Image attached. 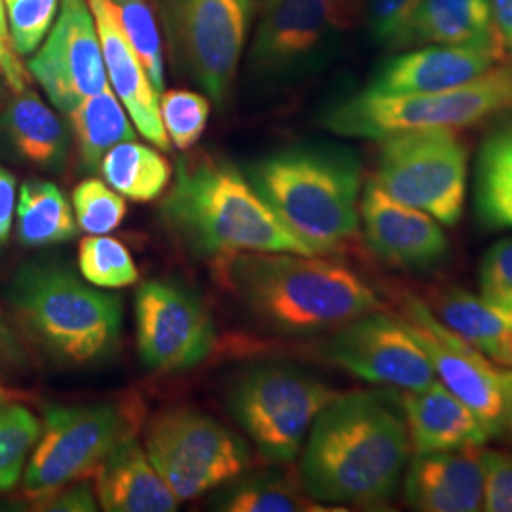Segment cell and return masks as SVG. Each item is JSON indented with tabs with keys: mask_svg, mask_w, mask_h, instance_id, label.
Masks as SVG:
<instances>
[{
	"mask_svg": "<svg viewBox=\"0 0 512 512\" xmlns=\"http://www.w3.org/2000/svg\"><path fill=\"white\" fill-rule=\"evenodd\" d=\"M126 437L128 414L114 404L46 408L37 444L25 467V492L44 499L95 473Z\"/></svg>",
	"mask_w": 512,
	"mask_h": 512,
	"instance_id": "10",
	"label": "cell"
},
{
	"mask_svg": "<svg viewBox=\"0 0 512 512\" xmlns=\"http://www.w3.org/2000/svg\"><path fill=\"white\" fill-rule=\"evenodd\" d=\"M505 57L501 40L458 46H427L395 55L372 76L365 92L374 95H425L458 88L490 71Z\"/></svg>",
	"mask_w": 512,
	"mask_h": 512,
	"instance_id": "17",
	"label": "cell"
},
{
	"mask_svg": "<svg viewBox=\"0 0 512 512\" xmlns=\"http://www.w3.org/2000/svg\"><path fill=\"white\" fill-rule=\"evenodd\" d=\"M73 207L78 228L90 236H107L128 211L124 196L99 179H86L74 188Z\"/></svg>",
	"mask_w": 512,
	"mask_h": 512,
	"instance_id": "33",
	"label": "cell"
},
{
	"mask_svg": "<svg viewBox=\"0 0 512 512\" xmlns=\"http://www.w3.org/2000/svg\"><path fill=\"white\" fill-rule=\"evenodd\" d=\"M0 74L6 76L10 88L16 93L23 92L29 84L23 65L19 63L14 50L10 48L8 38L4 37H0Z\"/></svg>",
	"mask_w": 512,
	"mask_h": 512,
	"instance_id": "43",
	"label": "cell"
},
{
	"mask_svg": "<svg viewBox=\"0 0 512 512\" xmlns=\"http://www.w3.org/2000/svg\"><path fill=\"white\" fill-rule=\"evenodd\" d=\"M484 475L482 511L512 512V456L499 450H480Z\"/></svg>",
	"mask_w": 512,
	"mask_h": 512,
	"instance_id": "39",
	"label": "cell"
},
{
	"mask_svg": "<svg viewBox=\"0 0 512 512\" xmlns=\"http://www.w3.org/2000/svg\"><path fill=\"white\" fill-rule=\"evenodd\" d=\"M147 454L179 501L222 486L249 467L245 442L194 408H171L150 421Z\"/></svg>",
	"mask_w": 512,
	"mask_h": 512,
	"instance_id": "9",
	"label": "cell"
},
{
	"mask_svg": "<svg viewBox=\"0 0 512 512\" xmlns=\"http://www.w3.org/2000/svg\"><path fill=\"white\" fill-rule=\"evenodd\" d=\"M435 315L488 361L512 370V310L452 287L439 294Z\"/></svg>",
	"mask_w": 512,
	"mask_h": 512,
	"instance_id": "23",
	"label": "cell"
},
{
	"mask_svg": "<svg viewBox=\"0 0 512 512\" xmlns=\"http://www.w3.org/2000/svg\"><path fill=\"white\" fill-rule=\"evenodd\" d=\"M512 112V59L475 80L425 95H374L363 90L330 107L323 126L342 137L382 141L423 128H469Z\"/></svg>",
	"mask_w": 512,
	"mask_h": 512,
	"instance_id": "6",
	"label": "cell"
},
{
	"mask_svg": "<svg viewBox=\"0 0 512 512\" xmlns=\"http://www.w3.org/2000/svg\"><path fill=\"white\" fill-rule=\"evenodd\" d=\"M8 298L23 327L67 363L101 361L120 342L122 300L86 285L63 264L21 266Z\"/></svg>",
	"mask_w": 512,
	"mask_h": 512,
	"instance_id": "5",
	"label": "cell"
},
{
	"mask_svg": "<svg viewBox=\"0 0 512 512\" xmlns=\"http://www.w3.org/2000/svg\"><path fill=\"white\" fill-rule=\"evenodd\" d=\"M165 8L184 67L220 103L232 86L247 40L251 0H165Z\"/></svg>",
	"mask_w": 512,
	"mask_h": 512,
	"instance_id": "12",
	"label": "cell"
},
{
	"mask_svg": "<svg viewBox=\"0 0 512 512\" xmlns=\"http://www.w3.org/2000/svg\"><path fill=\"white\" fill-rule=\"evenodd\" d=\"M340 393L310 374L285 365H256L232 385L234 420L270 461H293L317 414Z\"/></svg>",
	"mask_w": 512,
	"mask_h": 512,
	"instance_id": "7",
	"label": "cell"
},
{
	"mask_svg": "<svg viewBox=\"0 0 512 512\" xmlns=\"http://www.w3.org/2000/svg\"><path fill=\"white\" fill-rule=\"evenodd\" d=\"M95 494L101 509L109 512H173L179 507V499L131 435L95 469Z\"/></svg>",
	"mask_w": 512,
	"mask_h": 512,
	"instance_id": "21",
	"label": "cell"
},
{
	"mask_svg": "<svg viewBox=\"0 0 512 512\" xmlns=\"http://www.w3.org/2000/svg\"><path fill=\"white\" fill-rule=\"evenodd\" d=\"M478 285L484 300L512 310V239H501L486 251Z\"/></svg>",
	"mask_w": 512,
	"mask_h": 512,
	"instance_id": "36",
	"label": "cell"
},
{
	"mask_svg": "<svg viewBox=\"0 0 512 512\" xmlns=\"http://www.w3.org/2000/svg\"><path fill=\"white\" fill-rule=\"evenodd\" d=\"M16 177L0 167V243L8 238L14 217H16V205H18V196H16Z\"/></svg>",
	"mask_w": 512,
	"mask_h": 512,
	"instance_id": "42",
	"label": "cell"
},
{
	"mask_svg": "<svg viewBox=\"0 0 512 512\" xmlns=\"http://www.w3.org/2000/svg\"><path fill=\"white\" fill-rule=\"evenodd\" d=\"M78 270L99 289H124L139 279V270L126 245L107 236H90L80 241Z\"/></svg>",
	"mask_w": 512,
	"mask_h": 512,
	"instance_id": "31",
	"label": "cell"
},
{
	"mask_svg": "<svg viewBox=\"0 0 512 512\" xmlns=\"http://www.w3.org/2000/svg\"><path fill=\"white\" fill-rule=\"evenodd\" d=\"M476 211L488 228H512V177L478 173Z\"/></svg>",
	"mask_w": 512,
	"mask_h": 512,
	"instance_id": "38",
	"label": "cell"
},
{
	"mask_svg": "<svg viewBox=\"0 0 512 512\" xmlns=\"http://www.w3.org/2000/svg\"><path fill=\"white\" fill-rule=\"evenodd\" d=\"M95 29L101 42L110 88L128 110L131 122L143 137L160 150H169L171 141L160 116V93L152 86L147 71L135 54L122 27L114 0H88Z\"/></svg>",
	"mask_w": 512,
	"mask_h": 512,
	"instance_id": "18",
	"label": "cell"
},
{
	"mask_svg": "<svg viewBox=\"0 0 512 512\" xmlns=\"http://www.w3.org/2000/svg\"><path fill=\"white\" fill-rule=\"evenodd\" d=\"M376 183L397 202L444 226H456L465 207L467 150L454 129L423 128L382 139Z\"/></svg>",
	"mask_w": 512,
	"mask_h": 512,
	"instance_id": "8",
	"label": "cell"
},
{
	"mask_svg": "<svg viewBox=\"0 0 512 512\" xmlns=\"http://www.w3.org/2000/svg\"><path fill=\"white\" fill-rule=\"evenodd\" d=\"M403 478L404 497L414 511H482L480 446L414 454Z\"/></svg>",
	"mask_w": 512,
	"mask_h": 512,
	"instance_id": "19",
	"label": "cell"
},
{
	"mask_svg": "<svg viewBox=\"0 0 512 512\" xmlns=\"http://www.w3.org/2000/svg\"><path fill=\"white\" fill-rule=\"evenodd\" d=\"M6 143L29 164L57 169L67 156V131L37 93L29 88L16 93L0 116Z\"/></svg>",
	"mask_w": 512,
	"mask_h": 512,
	"instance_id": "24",
	"label": "cell"
},
{
	"mask_svg": "<svg viewBox=\"0 0 512 512\" xmlns=\"http://www.w3.org/2000/svg\"><path fill=\"white\" fill-rule=\"evenodd\" d=\"M99 167L107 184L133 202L160 198L173 175L164 154L135 141L110 148Z\"/></svg>",
	"mask_w": 512,
	"mask_h": 512,
	"instance_id": "28",
	"label": "cell"
},
{
	"mask_svg": "<svg viewBox=\"0 0 512 512\" xmlns=\"http://www.w3.org/2000/svg\"><path fill=\"white\" fill-rule=\"evenodd\" d=\"M336 2L342 6V4H348V2H351V0H336Z\"/></svg>",
	"mask_w": 512,
	"mask_h": 512,
	"instance_id": "49",
	"label": "cell"
},
{
	"mask_svg": "<svg viewBox=\"0 0 512 512\" xmlns=\"http://www.w3.org/2000/svg\"><path fill=\"white\" fill-rule=\"evenodd\" d=\"M211 105L200 93L171 90L160 95V116L169 141L179 148L194 147L207 128Z\"/></svg>",
	"mask_w": 512,
	"mask_h": 512,
	"instance_id": "34",
	"label": "cell"
},
{
	"mask_svg": "<svg viewBox=\"0 0 512 512\" xmlns=\"http://www.w3.org/2000/svg\"><path fill=\"white\" fill-rule=\"evenodd\" d=\"M421 0H370V35L389 48H403L408 23Z\"/></svg>",
	"mask_w": 512,
	"mask_h": 512,
	"instance_id": "37",
	"label": "cell"
},
{
	"mask_svg": "<svg viewBox=\"0 0 512 512\" xmlns=\"http://www.w3.org/2000/svg\"><path fill=\"white\" fill-rule=\"evenodd\" d=\"M74 141L82 164L97 169L110 148L135 141V129L128 118V110L114 90L107 86L103 92L78 103L69 114Z\"/></svg>",
	"mask_w": 512,
	"mask_h": 512,
	"instance_id": "26",
	"label": "cell"
},
{
	"mask_svg": "<svg viewBox=\"0 0 512 512\" xmlns=\"http://www.w3.org/2000/svg\"><path fill=\"white\" fill-rule=\"evenodd\" d=\"M410 450L401 393H340L304 440L300 488L319 503L380 507L397 494Z\"/></svg>",
	"mask_w": 512,
	"mask_h": 512,
	"instance_id": "1",
	"label": "cell"
},
{
	"mask_svg": "<svg viewBox=\"0 0 512 512\" xmlns=\"http://www.w3.org/2000/svg\"><path fill=\"white\" fill-rule=\"evenodd\" d=\"M319 353L370 384L416 391L437 380L431 359L408 323L378 310L332 330Z\"/></svg>",
	"mask_w": 512,
	"mask_h": 512,
	"instance_id": "13",
	"label": "cell"
},
{
	"mask_svg": "<svg viewBox=\"0 0 512 512\" xmlns=\"http://www.w3.org/2000/svg\"><path fill=\"white\" fill-rule=\"evenodd\" d=\"M495 31L505 52H512V0H490Z\"/></svg>",
	"mask_w": 512,
	"mask_h": 512,
	"instance_id": "45",
	"label": "cell"
},
{
	"mask_svg": "<svg viewBox=\"0 0 512 512\" xmlns=\"http://www.w3.org/2000/svg\"><path fill=\"white\" fill-rule=\"evenodd\" d=\"M162 217L200 255H323L275 215L247 175L219 158L200 156L179 164Z\"/></svg>",
	"mask_w": 512,
	"mask_h": 512,
	"instance_id": "3",
	"label": "cell"
},
{
	"mask_svg": "<svg viewBox=\"0 0 512 512\" xmlns=\"http://www.w3.org/2000/svg\"><path fill=\"white\" fill-rule=\"evenodd\" d=\"M61 0H4L8 10V35L21 55L37 52L50 33Z\"/></svg>",
	"mask_w": 512,
	"mask_h": 512,
	"instance_id": "35",
	"label": "cell"
},
{
	"mask_svg": "<svg viewBox=\"0 0 512 512\" xmlns=\"http://www.w3.org/2000/svg\"><path fill=\"white\" fill-rule=\"evenodd\" d=\"M42 423L23 404L0 403V492L12 490L23 475Z\"/></svg>",
	"mask_w": 512,
	"mask_h": 512,
	"instance_id": "30",
	"label": "cell"
},
{
	"mask_svg": "<svg viewBox=\"0 0 512 512\" xmlns=\"http://www.w3.org/2000/svg\"><path fill=\"white\" fill-rule=\"evenodd\" d=\"M25 365V351L21 348L16 334L0 317V368L19 370Z\"/></svg>",
	"mask_w": 512,
	"mask_h": 512,
	"instance_id": "44",
	"label": "cell"
},
{
	"mask_svg": "<svg viewBox=\"0 0 512 512\" xmlns=\"http://www.w3.org/2000/svg\"><path fill=\"white\" fill-rule=\"evenodd\" d=\"M18 238L25 247H48L78 234L71 203L50 181H27L16 205Z\"/></svg>",
	"mask_w": 512,
	"mask_h": 512,
	"instance_id": "27",
	"label": "cell"
},
{
	"mask_svg": "<svg viewBox=\"0 0 512 512\" xmlns=\"http://www.w3.org/2000/svg\"><path fill=\"white\" fill-rule=\"evenodd\" d=\"M505 378H507V384H509L512 393V370H505Z\"/></svg>",
	"mask_w": 512,
	"mask_h": 512,
	"instance_id": "48",
	"label": "cell"
},
{
	"mask_svg": "<svg viewBox=\"0 0 512 512\" xmlns=\"http://www.w3.org/2000/svg\"><path fill=\"white\" fill-rule=\"evenodd\" d=\"M499 40L490 0H421L408 23L404 46H458Z\"/></svg>",
	"mask_w": 512,
	"mask_h": 512,
	"instance_id": "25",
	"label": "cell"
},
{
	"mask_svg": "<svg viewBox=\"0 0 512 512\" xmlns=\"http://www.w3.org/2000/svg\"><path fill=\"white\" fill-rule=\"evenodd\" d=\"M342 16L336 0H272L256 37L255 54L285 65L311 54Z\"/></svg>",
	"mask_w": 512,
	"mask_h": 512,
	"instance_id": "22",
	"label": "cell"
},
{
	"mask_svg": "<svg viewBox=\"0 0 512 512\" xmlns=\"http://www.w3.org/2000/svg\"><path fill=\"white\" fill-rule=\"evenodd\" d=\"M10 397V393L6 391V389H2L0 387V403H4V401H12V399H8Z\"/></svg>",
	"mask_w": 512,
	"mask_h": 512,
	"instance_id": "47",
	"label": "cell"
},
{
	"mask_svg": "<svg viewBox=\"0 0 512 512\" xmlns=\"http://www.w3.org/2000/svg\"><path fill=\"white\" fill-rule=\"evenodd\" d=\"M247 179L275 215L323 255L359 228L361 164L346 148H285L251 165Z\"/></svg>",
	"mask_w": 512,
	"mask_h": 512,
	"instance_id": "4",
	"label": "cell"
},
{
	"mask_svg": "<svg viewBox=\"0 0 512 512\" xmlns=\"http://www.w3.org/2000/svg\"><path fill=\"white\" fill-rule=\"evenodd\" d=\"M0 37L10 38V35H8V21H6V10H4V0H0Z\"/></svg>",
	"mask_w": 512,
	"mask_h": 512,
	"instance_id": "46",
	"label": "cell"
},
{
	"mask_svg": "<svg viewBox=\"0 0 512 512\" xmlns=\"http://www.w3.org/2000/svg\"><path fill=\"white\" fill-rule=\"evenodd\" d=\"M137 349L143 365L175 372L202 363L213 346V323L200 300L175 283L152 279L135 296Z\"/></svg>",
	"mask_w": 512,
	"mask_h": 512,
	"instance_id": "14",
	"label": "cell"
},
{
	"mask_svg": "<svg viewBox=\"0 0 512 512\" xmlns=\"http://www.w3.org/2000/svg\"><path fill=\"white\" fill-rule=\"evenodd\" d=\"M228 512H298L329 511L317 507L304 490H296L279 475H258L245 478L232 486L217 505Z\"/></svg>",
	"mask_w": 512,
	"mask_h": 512,
	"instance_id": "29",
	"label": "cell"
},
{
	"mask_svg": "<svg viewBox=\"0 0 512 512\" xmlns=\"http://www.w3.org/2000/svg\"><path fill=\"white\" fill-rule=\"evenodd\" d=\"M122 27L156 92L165 88L164 52L158 25L147 0H114Z\"/></svg>",
	"mask_w": 512,
	"mask_h": 512,
	"instance_id": "32",
	"label": "cell"
},
{
	"mask_svg": "<svg viewBox=\"0 0 512 512\" xmlns=\"http://www.w3.org/2000/svg\"><path fill=\"white\" fill-rule=\"evenodd\" d=\"M478 173H501L512 177V126L497 129L480 150Z\"/></svg>",
	"mask_w": 512,
	"mask_h": 512,
	"instance_id": "40",
	"label": "cell"
},
{
	"mask_svg": "<svg viewBox=\"0 0 512 512\" xmlns=\"http://www.w3.org/2000/svg\"><path fill=\"white\" fill-rule=\"evenodd\" d=\"M40 88L65 114L109 86L88 0H61L54 27L27 63Z\"/></svg>",
	"mask_w": 512,
	"mask_h": 512,
	"instance_id": "15",
	"label": "cell"
},
{
	"mask_svg": "<svg viewBox=\"0 0 512 512\" xmlns=\"http://www.w3.org/2000/svg\"><path fill=\"white\" fill-rule=\"evenodd\" d=\"M370 249L391 266L425 272L450 255V239L442 224L420 209L397 202L376 179H370L359 202Z\"/></svg>",
	"mask_w": 512,
	"mask_h": 512,
	"instance_id": "16",
	"label": "cell"
},
{
	"mask_svg": "<svg viewBox=\"0 0 512 512\" xmlns=\"http://www.w3.org/2000/svg\"><path fill=\"white\" fill-rule=\"evenodd\" d=\"M404 315V321L431 359L440 384L475 412L490 439L512 437V393L505 370H497L492 361L444 327L418 298L406 296Z\"/></svg>",
	"mask_w": 512,
	"mask_h": 512,
	"instance_id": "11",
	"label": "cell"
},
{
	"mask_svg": "<svg viewBox=\"0 0 512 512\" xmlns=\"http://www.w3.org/2000/svg\"><path fill=\"white\" fill-rule=\"evenodd\" d=\"M224 262L228 289L279 332L334 330L380 308L378 294L361 275L323 255L236 253Z\"/></svg>",
	"mask_w": 512,
	"mask_h": 512,
	"instance_id": "2",
	"label": "cell"
},
{
	"mask_svg": "<svg viewBox=\"0 0 512 512\" xmlns=\"http://www.w3.org/2000/svg\"><path fill=\"white\" fill-rule=\"evenodd\" d=\"M404 418L414 454L484 446L490 433L475 412L439 380L401 393Z\"/></svg>",
	"mask_w": 512,
	"mask_h": 512,
	"instance_id": "20",
	"label": "cell"
},
{
	"mask_svg": "<svg viewBox=\"0 0 512 512\" xmlns=\"http://www.w3.org/2000/svg\"><path fill=\"white\" fill-rule=\"evenodd\" d=\"M48 511L93 512L97 511L99 503L88 482H78L69 490H59L55 494L44 497Z\"/></svg>",
	"mask_w": 512,
	"mask_h": 512,
	"instance_id": "41",
	"label": "cell"
}]
</instances>
